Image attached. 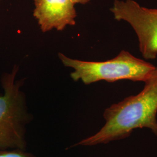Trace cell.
Returning <instances> with one entry per match:
<instances>
[{"instance_id":"cell-3","label":"cell","mask_w":157,"mask_h":157,"mask_svg":"<svg viewBox=\"0 0 157 157\" xmlns=\"http://www.w3.org/2000/svg\"><path fill=\"white\" fill-rule=\"evenodd\" d=\"M18 67L4 73L0 96V150H24L26 147V126L29 121L25 96L21 90L22 82L16 81Z\"/></svg>"},{"instance_id":"cell-2","label":"cell","mask_w":157,"mask_h":157,"mask_svg":"<svg viewBox=\"0 0 157 157\" xmlns=\"http://www.w3.org/2000/svg\"><path fill=\"white\" fill-rule=\"evenodd\" d=\"M58 56L65 67L74 69L71 73V78L75 82L81 80L86 85L102 80L109 83L121 80L144 82L156 67L126 50L121 51L111 59L101 62L73 59L60 52Z\"/></svg>"},{"instance_id":"cell-4","label":"cell","mask_w":157,"mask_h":157,"mask_svg":"<svg viewBox=\"0 0 157 157\" xmlns=\"http://www.w3.org/2000/svg\"><path fill=\"white\" fill-rule=\"evenodd\" d=\"M110 11L115 19L124 21L133 29L143 57L155 59L157 56V9L141 6L133 0H115Z\"/></svg>"},{"instance_id":"cell-5","label":"cell","mask_w":157,"mask_h":157,"mask_svg":"<svg viewBox=\"0 0 157 157\" xmlns=\"http://www.w3.org/2000/svg\"><path fill=\"white\" fill-rule=\"evenodd\" d=\"M34 4L33 16L43 33L75 25L77 13L70 0H34Z\"/></svg>"},{"instance_id":"cell-8","label":"cell","mask_w":157,"mask_h":157,"mask_svg":"<svg viewBox=\"0 0 157 157\" xmlns=\"http://www.w3.org/2000/svg\"><path fill=\"white\" fill-rule=\"evenodd\" d=\"M0 2H1V0H0Z\"/></svg>"},{"instance_id":"cell-7","label":"cell","mask_w":157,"mask_h":157,"mask_svg":"<svg viewBox=\"0 0 157 157\" xmlns=\"http://www.w3.org/2000/svg\"><path fill=\"white\" fill-rule=\"evenodd\" d=\"M71 2H72L73 4L75 5L76 4H86L89 2L91 0H70Z\"/></svg>"},{"instance_id":"cell-1","label":"cell","mask_w":157,"mask_h":157,"mask_svg":"<svg viewBox=\"0 0 157 157\" xmlns=\"http://www.w3.org/2000/svg\"><path fill=\"white\" fill-rule=\"evenodd\" d=\"M144 83L143 89L106 108L105 124L94 135L75 146H94L125 139L137 129H150L157 136V67Z\"/></svg>"},{"instance_id":"cell-6","label":"cell","mask_w":157,"mask_h":157,"mask_svg":"<svg viewBox=\"0 0 157 157\" xmlns=\"http://www.w3.org/2000/svg\"><path fill=\"white\" fill-rule=\"evenodd\" d=\"M0 157H36L24 150H0Z\"/></svg>"}]
</instances>
